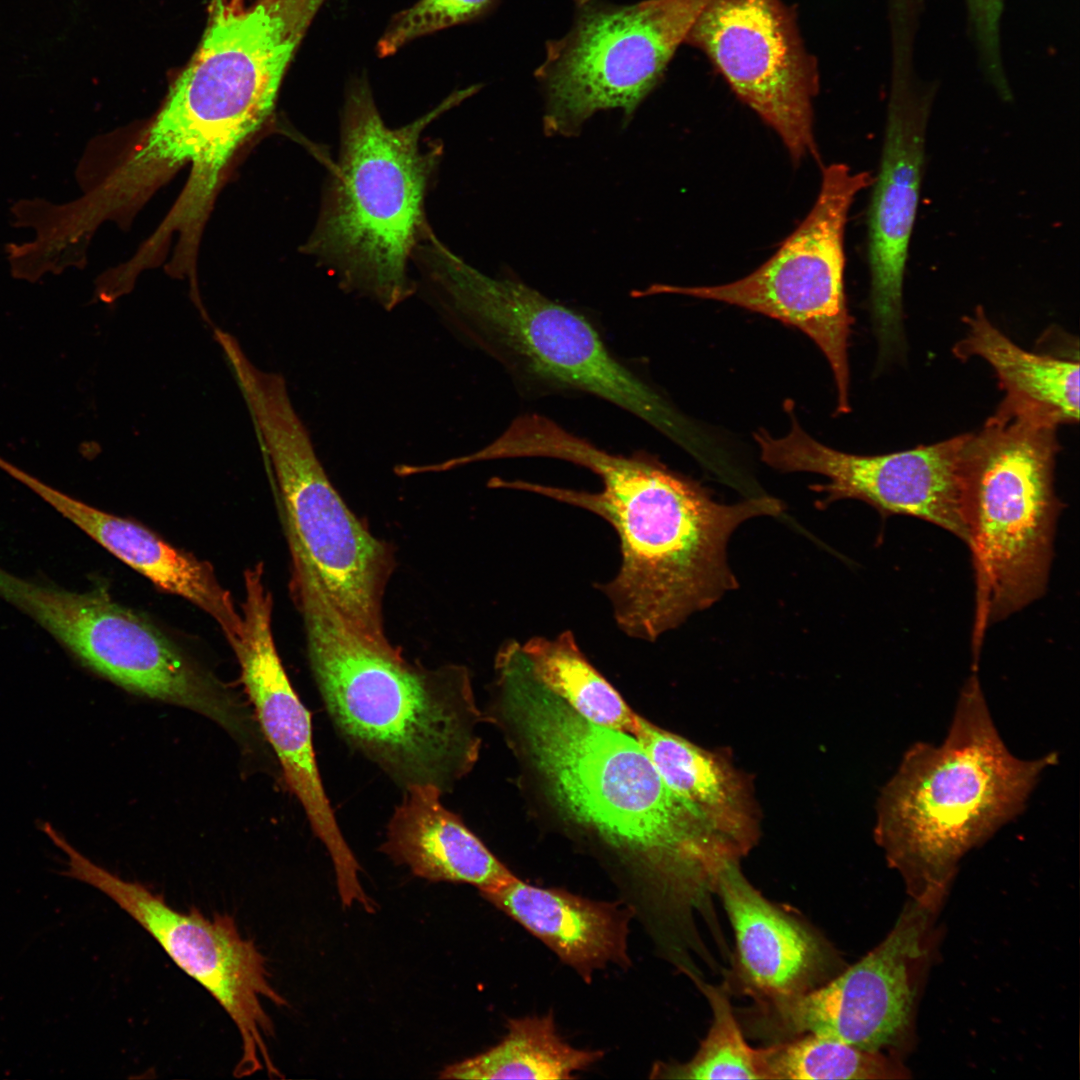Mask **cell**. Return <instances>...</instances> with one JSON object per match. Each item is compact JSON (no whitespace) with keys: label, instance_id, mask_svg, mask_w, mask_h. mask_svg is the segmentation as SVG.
Segmentation results:
<instances>
[{"label":"cell","instance_id":"1","mask_svg":"<svg viewBox=\"0 0 1080 1080\" xmlns=\"http://www.w3.org/2000/svg\"><path fill=\"white\" fill-rule=\"evenodd\" d=\"M500 725L558 810L605 853L620 893L655 947L697 933L718 872L739 852L673 792L631 734L582 717L533 674L518 644L500 649Z\"/></svg>","mask_w":1080,"mask_h":1080},{"label":"cell","instance_id":"2","mask_svg":"<svg viewBox=\"0 0 1080 1080\" xmlns=\"http://www.w3.org/2000/svg\"><path fill=\"white\" fill-rule=\"evenodd\" d=\"M498 448L505 459H559L599 477V492L498 478L490 485L543 495L611 524L621 565L598 588L618 627L645 641L657 640L735 590L739 582L728 559L732 534L751 518L783 511V503L770 496L717 502L697 482L654 459L609 453L537 413L515 418L500 434Z\"/></svg>","mask_w":1080,"mask_h":1080},{"label":"cell","instance_id":"3","mask_svg":"<svg viewBox=\"0 0 1080 1080\" xmlns=\"http://www.w3.org/2000/svg\"><path fill=\"white\" fill-rule=\"evenodd\" d=\"M291 591L301 612L311 671L342 738L401 788L450 792L476 763L477 708L468 670L427 669L363 639L332 604L298 544Z\"/></svg>","mask_w":1080,"mask_h":1080},{"label":"cell","instance_id":"4","mask_svg":"<svg viewBox=\"0 0 1080 1080\" xmlns=\"http://www.w3.org/2000/svg\"><path fill=\"white\" fill-rule=\"evenodd\" d=\"M1057 761L1010 752L973 671L942 743L911 745L882 788L875 840L917 900L931 903L962 856L1018 816Z\"/></svg>","mask_w":1080,"mask_h":1080},{"label":"cell","instance_id":"5","mask_svg":"<svg viewBox=\"0 0 1080 1080\" xmlns=\"http://www.w3.org/2000/svg\"><path fill=\"white\" fill-rule=\"evenodd\" d=\"M478 90L455 92L398 128L386 125L366 80L348 89L337 162L329 166L320 213L304 251L341 287L391 311L417 291L410 264L431 228L425 202L443 145H422L426 128Z\"/></svg>","mask_w":1080,"mask_h":1080},{"label":"cell","instance_id":"6","mask_svg":"<svg viewBox=\"0 0 1080 1080\" xmlns=\"http://www.w3.org/2000/svg\"><path fill=\"white\" fill-rule=\"evenodd\" d=\"M416 265L426 298L446 326L500 362L526 386L580 391L626 410L677 438L681 419L609 351L580 313L524 283L493 278L466 263L429 231Z\"/></svg>","mask_w":1080,"mask_h":1080},{"label":"cell","instance_id":"7","mask_svg":"<svg viewBox=\"0 0 1080 1080\" xmlns=\"http://www.w3.org/2000/svg\"><path fill=\"white\" fill-rule=\"evenodd\" d=\"M1058 426L1041 410L1004 398L982 428L969 433L964 515L976 585L974 658L988 625L1047 590L1064 507L1054 484Z\"/></svg>","mask_w":1080,"mask_h":1080},{"label":"cell","instance_id":"8","mask_svg":"<svg viewBox=\"0 0 1080 1080\" xmlns=\"http://www.w3.org/2000/svg\"><path fill=\"white\" fill-rule=\"evenodd\" d=\"M236 381L271 460L284 524L302 546L332 604L375 647L394 652L385 634L383 597L394 560L329 480L284 377L254 364Z\"/></svg>","mask_w":1080,"mask_h":1080},{"label":"cell","instance_id":"9","mask_svg":"<svg viewBox=\"0 0 1080 1080\" xmlns=\"http://www.w3.org/2000/svg\"><path fill=\"white\" fill-rule=\"evenodd\" d=\"M0 598L35 620L83 665L121 688L202 714L248 747L257 737L238 697L105 589L68 591L23 579L0 566Z\"/></svg>","mask_w":1080,"mask_h":1080},{"label":"cell","instance_id":"10","mask_svg":"<svg viewBox=\"0 0 1080 1080\" xmlns=\"http://www.w3.org/2000/svg\"><path fill=\"white\" fill-rule=\"evenodd\" d=\"M873 181L866 171L830 164L822 169L820 191L809 214L752 273L714 286L656 284L641 294L673 293L720 301L801 330L829 362L837 388V412L848 413L853 319L844 293V231L856 195Z\"/></svg>","mask_w":1080,"mask_h":1080},{"label":"cell","instance_id":"11","mask_svg":"<svg viewBox=\"0 0 1080 1080\" xmlns=\"http://www.w3.org/2000/svg\"><path fill=\"white\" fill-rule=\"evenodd\" d=\"M576 3L572 28L550 42L536 73L547 134L575 135L604 109L620 108L629 118L685 42L702 0Z\"/></svg>","mask_w":1080,"mask_h":1080},{"label":"cell","instance_id":"12","mask_svg":"<svg viewBox=\"0 0 1080 1080\" xmlns=\"http://www.w3.org/2000/svg\"><path fill=\"white\" fill-rule=\"evenodd\" d=\"M52 842L68 857L64 876L87 883L112 899L226 1011L242 1044L234 1076L264 1070L270 1077H281L268 1049L267 1038L274 1030L262 1001L267 999L277 1006L287 1002L269 981L264 955L251 939L243 937L234 918L220 913L207 917L194 907L178 911L145 885L96 865L59 833Z\"/></svg>","mask_w":1080,"mask_h":1080},{"label":"cell","instance_id":"13","mask_svg":"<svg viewBox=\"0 0 1080 1080\" xmlns=\"http://www.w3.org/2000/svg\"><path fill=\"white\" fill-rule=\"evenodd\" d=\"M685 43L702 51L734 93L777 132L792 160L818 159V71L783 0H702Z\"/></svg>","mask_w":1080,"mask_h":1080},{"label":"cell","instance_id":"14","mask_svg":"<svg viewBox=\"0 0 1080 1080\" xmlns=\"http://www.w3.org/2000/svg\"><path fill=\"white\" fill-rule=\"evenodd\" d=\"M892 77L885 137L868 221L871 311L883 349L901 337L903 281L922 180L925 139L935 87L920 81L913 64L918 14H890Z\"/></svg>","mask_w":1080,"mask_h":1080},{"label":"cell","instance_id":"15","mask_svg":"<svg viewBox=\"0 0 1080 1080\" xmlns=\"http://www.w3.org/2000/svg\"><path fill=\"white\" fill-rule=\"evenodd\" d=\"M790 431L774 438L755 434L760 456L781 472H809L827 482L811 486L823 497L820 508L856 499L883 517L905 515L932 523L967 542L964 466L969 433L931 445L881 455H857L830 448L806 433L791 407Z\"/></svg>","mask_w":1080,"mask_h":1080},{"label":"cell","instance_id":"16","mask_svg":"<svg viewBox=\"0 0 1080 1080\" xmlns=\"http://www.w3.org/2000/svg\"><path fill=\"white\" fill-rule=\"evenodd\" d=\"M929 907L920 900L907 906L878 946L823 984L755 1003L750 1031L777 1041L813 1033L870 1051L896 1043L911 1016L910 966L922 952Z\"/></svg>","mask_w":1080,"mask_h":1080},{"label":"cell","instance_id":"17","mask_svg":"<svg viewBox=\"0 0 1080 1080\" xmlns=\"http://www.w3.org/2000/svg\"><path fill=\"white\" fill-rule=\"evenodd\" d=\"M263 571L262 563H258L244 573L242 633L231 648L258 727L279 761L287 786L327 849L334 870L346 873L357 860L341 833L322 784L310 712L294 690L277 653L271 624L272 597L264 584Z\"/></svg>","mask_w":1080,"mask_h":1080},{"label":"cell","instance_id":"18","mask_svg":"<svg viewBox=\"0 0 1080 1080\" xmlns=\"http://www.w3.org/2000/svg\"><path fill=\"white\" fill-rule=\"evenodd\" d=\"M719 896L735 937L730 976L755 1003L786 999L828 981L841 960L832 946L808 924L766 899L743 875L739 860L718 872Z\"/></svg>","mask_w":1080,"mask_h":1080},{"label":"cell","instance_id":"19","mask_svg":"<svg viewBox=\"0 0 1080 1080\" xmlns=\"http://www.w3.org/2000/svg\"><path fill=\"white\" fill-rule=\"evenodd\" d=\"M480 896L547 946L587 984L611 965L631 967L628 938L634 919L623 902L540 887L516 875Z\"/></svg>","mask_w":1080,"mask_h":1080},{"label":"cell","instance_id":"20","mask_svg":"<svg viewBox=\"0 0 1080 1080\" xmlns=\"http://www.w3.org/2000/svg\"><path fill=\"white\" fill-rule=\"evenodd\" d=\"M7 473L159 589L202 609L216 621L230 645L240 638L242 616L208 562L171 546L136 522L70 497L13 465Z\"/></svg>","mask_w":1080,"mask_h":1080},{"label":"cell","instance_id":"21","mask_svg":"<svg viewBox=\"0 0 1080 1080\" xmlns=\"http://www.w3.org/2000/svg\"><path fill=\"white\" fill-rule=\"evenodd\" d=\"M388 823L380 850L395 864L433 882L465 883L479 892L496 888L515 874L441 802L432 784L404 789Z\"/></svg>","mask_w":1080,"mask_h":1080},{"label":"cell","instance_id":"22","mask_svg":"<svg viewBox=\"0 0 1080 1080\" xmlns=\"http://www.w3.org/2000/svg\"><path fill=\"white\" fill-rule=\"evenodd\" d=\"M633 736L666 785L742 856L758 837L751 792L720 755L638 716Z\"/></svg>","mask_w":1080,"mask_h":1080},{"label":"cell","instance_id":"23","mask_svg":"<svg viewBox=\"0 0 1080 1080\" xmlns=\"http://www.w3.org/2000/svg\"><path fill=\"white\" fill-rule=\"evenodd\" d=\"M965 322L967 333L954 348L959 358L978 356L989 363L1005 398L1035 407L1059 425L1078 422V361L1020 348L989 321L981 307Z\"/></svg>","mask_w":1080,"mask_h":1080},{"label":"cell","instance_id":"24","mask_svg":"<svg viewBox=\"0 0 1080 1080\" xmlns=\"http://www.w3.org/2000/svg\"><path fill=\"white\" fill-rule=\"evenodd\" d=\"M507 1033L488 1050L441 1070V1079H574L604 1057L559 1034L553 1011L509 1018Z\"/></svg>","mask_w":1080,"mask_h":1080},{"label":"cell","instance_id":"25","mask_svg":"<svg viewBox=\"0 0 1080 1080\" xmlns=\"http://www.w3.org/2000/svg\"><path fill=\"white\" fill-rule=\"evenodd\" d=\"M536 678L587 720L633 735L638 714L581 652L573 634L521 645Z\"/></svg>","mask_w":1080,"mask_h":1080},{"label":"cell","instance_id":"26","mask_svg":"<svg viewBox=\"0 0 1080 1080\" xmlns=\"http://www.w3.org/2000/svg\"><path fill=\"white\" fill-rule=\"evenodd\" d=\"M14 225L30 227L36 239L8 244L6 253L14 278L38 281L50 272L59 274L68 267H82L88 242L97 229L81 198L65 204L44 199H24L11 208Z\"/></svg>","mask_w":1080,"mask_h":1080},{"label":"cell","instance_id":"27","mask_svg":"<svg viewBox=\"0 0 1080 1080\" xmlns=\"http://www.w3.org/2000/svg\"><path fill=\"white\" fill-rule=\"evenodd\" d=\"M693 983L706 997L712 1022L694 1056L686 1062L652 1065L651 1079H767L762 1048L751 1047L734 1013L726 984L714 986L701 977Z\"/></svg>","mask_w":1080,"mask_h":1080},{"label":"cell","instance_id":"28","mask_svg":"<svg viewBox=\"0 0 1080 1080\" xmlns=\"http://www.w3.org/2000/svg\"><path fill=\"white\" fill-rule=\"evenodd\" d=\"M767 1079H888L896 1069L880 1051L806 1033L762 1048Z\"/></svg>","mask_w":1080,"mask_h":1080},{"label":"cell","instance_id":"29","mask_svg":"<svg viewBox=\"0 0 1080 1080\" xmlns=\"http://www.w3.org/2000/svg\"><path fill=\"white\" fill-rule=\"evenodd\" d=\"M496 0H417L392 17L377 43L381 57L393 55L408 43L485 14Z\"/></svg>","mask_w":1080,"mask_h":1080},{"label":"cell","instance_id":"30","mask_svg":"<svg viewBox=\"0 0 1080 1080\" xmlns=\"http://www.w3.org/2000/svg\"><path fill=\"white\" fill-rule=\"evenodd\" d=\"M966 3L984 72L1000 97L1010 100L1012 95L1003 69L1000 46V22L1005 0H966Z\"/></svg>","mask_w":1080,"mask_h":1080},{"label":"cell","instance_id":"31","mask_svg":"<svg viewBox=\"0 0 1080 1080\" xmlns=\"http://www.w3.org/2000/svg\"><path fill=\"white\" fill-rule=\"evenodd\" d=\"M245 0H212L210 4V15L219 14L224 12L239 11L245 8Z\"/></svg>","mask_w":1080,"mask_h":1080}]
</instances>
